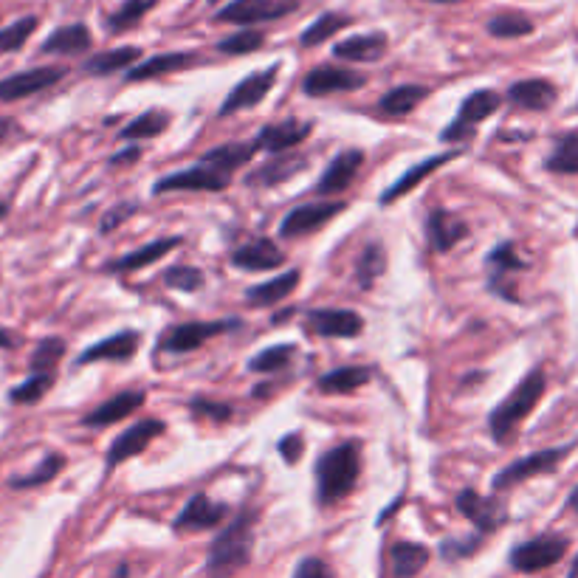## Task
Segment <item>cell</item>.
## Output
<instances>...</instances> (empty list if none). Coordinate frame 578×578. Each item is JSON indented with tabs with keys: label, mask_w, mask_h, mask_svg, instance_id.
Wrapping results in <instances>:
<instances>
[{
	"label": "cell",
	"mask_w": 578,
	"mask_h": 578,
	"mask_svg": "<svg viewBox=\"0 0 578 578\" xmlns=\"http://www.w3.org/2000/svg\"><path fill=\"white\" fill-rule=\"evenodd\" d=\"M297 347L294 344H277V347H268L263 353H257L254 359L249 361L251 373H280L285 370L291 359H294Z\"/></svg>",
	"instance_id": "cell-43"
},
{
	"label": "cell",
	"mask_w": 578,
	"mask_h": 578,
	"mask_svg": "<svg viewBox=\"0 0 578 578\" xmlns=\"http://www.w3.org/2000/svg\"><path fill=\"white\" fill-rule=\"evenodd\" d=\"M429 3H460V0H429Z\"/></svg>",
	"instance_id": "cell-62"
},
{
	"label": "cell",
	"mask_w": 578,
	"mask_h": 578,
	"mask_svg": "<svg viewBox=\"0 0 578 578\" xmlns=\"http://www.w3.org/2000/svg\"><path fill=\"white\" fill-rule=\"evenodd\" d=\"M294 578H333V570H330L325 559L308 556V559H302V562L297 564Z\"/></svg>",
	"instance_id": "cell-52"
},
{
	"label": "cell",
	"mask_w": 578,
	"mask_h": 578,
	"mask_svg": "<svg viewBox=\"0 0 578 578\" xmlns=\"http://www.w3.org/2000/svg\"><path fill=\"white\" fill-rule=\"evenodd\" d=\"M181 246V237H161V240H153L147 246H141L139 251L133 254H125L119 260H113L105 266V271H116V274H127V271H139V268H147L150 263H158L161 257H167L172 249Z\"/></svg>",
	"instance_id": "cell-26"
},
{
	"label": "cell",
	"mask_w": 578,
	"mask_h": 578,
	"mask_svg": "<svg viewBox=\"0 0 578 578\" xmlns=\"http://www.w3.org/2000/svg\"><path fill=\"white\" fill-rule=\"evenodd\" d=\"M370 381V367H339L319 378V390L330 395H344L364 387Z\"/></svg>",
	"instance_id": "cell-36"
},
{
	"label": "cell",
	"mask_w": 578,
	"mask_h": 578,
	"mask_svg": "<svg viewBox=\"0 0 578 578\" xmlns=\"http://www.w3.org/2000/svg\"><path fill=\"white\" fill-rule=\"evenodd\" d=\"M344 204H336V201H313V204L297 206L291 209L280 223V235L294 240V237H305L325 229L330 220L336 215H342Z\"/></svg>",
	"instance_id": "cell-8"
},
{
	"label": "cell",
	"mask_w": 578,
	"mask_h": 578,
	"mask_svg": "<svg viewBox=\"0 0 578 578\" xmlns=\"http://www.w3.org/2000/svg\"><path fill=\"white\" fill-rule=\"evenodd\" d=\"M361 474V446L347 440L339 443L316 460V494L322 505L344 500L356 483H359Z\"/></svg>",
	"instance_id": "cell-2"
},
{
	"label": "cell",
	"mask_w": 578,
	"mask_h": 578,
	"mask_svg": "<svg viewBox=\"0 0 578 578\" xmlns=\"http://www.w3.org/2000/svg\"><path fill=\"white\" fill-rule=\"evenodd\" d=\"M189 412H192L195 418H201V421L209 423H226L232 421V415H235V409L229 407V404L209 401V398H195V401L189 404Z\"/></svg>",
	"instance_id": "cell-51"
},
{
	"label": "cell",
	"mask_w": 578,
	"mask_h": 578,
	"mask_svg": "<svg viewBox=\"0 0 578 578\" xmlns=\"http://www.w3.org/2000/svg\"><path fill=\"white\" fill-rule=\"evenodd\" d=\"M313 125L311 122H297V119H288V122H277V125L263 127L257 133V150H266L271 156H280V153H291L294 147H299L302 141L311 136Z\"/></svg>",
	"instance_id": "cell-15"
},
{
	"label": "cell",
	"mask_w": 578,
	"mask_h": 578,
	"mask_svg": "<svg viewBox=\"0 0 578 578\" xmlns=\"http://www.w3.org/2000/svg\"><path fill=\"white\" fill-rule=\"evenodd\" d=\"M172 116L167 113V110H147V113H141V116H136L130 125L119 133L122 139L127 141H139V139H156V136H161L167 127H170Z\"/></svg>",
	"instance_id": "cell-38"
},
{
	"label": "cell",
	"mask_w": 578,
	"mask_h": 578,
	"mask_svg": "<svg viewBox=\"0 0 578 578\" xmlns=\"http://www.w3.org/2000/svg\"><path fill=\"white\" fill-rule=\"evenodd\" d=\"M545 390H547V375L542 367L525 375V378L519 381V387L502 401L500 407L491 412V418H488L491 438L497 440V443H508V440L514 438L519 423L525 421L533 409H536V404L542 401Z\"/></svg>",
	"instance_id": "cell-3"
},
{
	"label": "cell",
	"mask_w": 578,
	"mask_h": 578,
	"mask_svg": "<svg viewBox=\"0 0 578 578\" xmlns=\"http://www.w3.org/2000/svg\"><path fill=\"white\" fill-rule=\"evenodd\" d=\"M485 29L497 40H516V37H528L533 32V20L519 12H500L485 23Z\"/></svg>",
	"instance_id": "cell-40"
},
{
	"label": "cell",
	"mask_w": 578,
	"mask_h": 578,
	"mask_svg": "<svg viewBox=\"0 0 578 578\" xmlns=\"http://www.w3.org/2000/svg\"><path fill=\"white\" fill-rule=\"evenodd\" d=\"M65 356V342L60 336H48L34 347L32 353V370L34 373H54L57 361Z\"/></svg>",
	"instance_id": "cell-44"
},
{
	"label": "cell",
	"mask_w": 578,
	"mask_h": 578,
	"mask_svg": "<svg viewBox=\"0 0 578 578\" xmlns=\"http://www.w3.org/2000/svg\"><path fill=\"white\" fill-rule=\"evenodd\" d=\"M9 336H12V333L0 330V344H3V347H15V344H17V339H9Z\"/></svg>",
	"instance_id": "cell-59"
},
{
	"label": "cell",
	"mask_w": 578,
	"mask_h": 578,
	"mask_svg": "<svg viewBox=\"0 0 578 578\" xmlns=\"http://www.w3.org/2000/svg\"><path fill=\"white\" fill-rule=\"evenodd\" d=\"M488 266H491V271H494L497 277H502V274L522 271V268H525V260L516 254L514 243H502V246H497V249L488 254Z\"/></svg>",
	"instance_id": "cell-48"
},
{
	"label": "cell",
	"mask_w": 578,
	"mask_h": 578,
	"mask_svg": "<svg viewBox=\"0 0 578 578\" xmlns=\"http://www.w3.org/2000/svg\"><path fill=\"white\" fill-rule=\"evenodd\" d=\"M570 452H573V446H553V449H542V452L528 454V457L516 460L511 466H505V469L491 480V488H494V491H508L511 485L525 483V480H531V477L550 474V471H556V466H559Z\"/></svg>",
	"instance_id": "cell-5"
},
{
	"label": "cell",
	"mask_w": 578,
	"mask_h": 578,
	"mask_svg": "<svg viewBox=\"0 0 578 578\" xmlns=\"http://www.w3.org/2000/svg\"><path fill=\"white\" fill-rule=\"evenodd\" d=\"M195 63V54L189 51H170V54H156L150 60H144L141 65H133L127 71V82H144V79L164 77V74H172V71H181V68H189Z\"/></svg>",
	"instance_id": "cell-29"
},
{
	"label": "cell",
	"mask_w": 578,
	"mask_h": 578,
	"mask_svg": "<svg viewBox=\"0 0 578 578\" xmlns=\"http://www.w3.org/2000/svg\"><path fill=\"white\" fill-rule=\"evenodd\" d=\"M144 398H147V392L144 390L119 392V395L108 398L105 404H99L94 412H88V415L82 418V426L102 429V426H113V423L125 421V418H130V415L144 404Z\"/></svg>",
	"instance_id": "cell-19"
},
{
	"label": "cell",
	"mask_w": 578,
	"mask_h": 578,
	"mask_svg": "<svg viewBox=\"0 0 578 578\" xmlns=\"http://www.w3.org/2000/svg\"><path fill=\"white\" fill-rule=\"evenodd\" d=\"M457 511L466 516L480 533L497 531L502 522H505V505H502L497 497H483V494H477L474 488L460 491V497H457Z\"/></svg>",
	"instance_id": "cell-13"
},
{
	"label": "cell",
	"mask_w": 578,
	"mask_h": 578,
	"mask_svg": "<svg viewBox=\"0 0 578 578\" xmlns=\"http://www.w3.org/2000/svg\"><path fill=\"white\" fill-rule=\"evenodd\" d=\"M229 187V178L220 175V172L209 170L204 164H195L189 170L170 172L158 181L153 192L161 195V192H178V189H201V192H220V189Z\"/></svg>",
	"instance_id": "cell-18"
},
{
	"label": "cell",
	"mask_w": 578,
	"mask_h": 578,
	"mask_svg": "<svg viewBox=\"0 0 578 578\" xmlns=\"http://www.w3.org/2000/svg\"><path fill=\"white\" fill-rule=\"evenodd\" d=\"M429 562V550L418 542H395L390 550L392 576L395 578H415Z\"/></svg>",
	"instance_id": "cell-34"
},
{
	"label": "cell",
	"mask_w": 578,
	"mask_h": 578,
	"mask_svg": "<svg viewBox=\"0 0 578 578\" xmlns=\"http://www.w3.org/2000/svg\"><path fill=\"white\" fill-rule=\"evenodd\" d=\"M63 466H65L63 454H48L46 460H43V463H40L32 474H26V477H15L9 485H12V488H37V485L51 483V480L63 471Z\"/></svg>",
	"instance_id": "cell-45"
},
{
	"label": "cell",
	"mask_w": 578,
	"mask_h": 578,
	"mask_svg": "<svg viewBox=\"0 0 578 578\" xmlns=\"http://www.w3.org/2000/svg\"><path fill=\"white\" fill-rule=\"evenodd\" d=\"M113 578H127V567H125V564H122V567L116 570V576H113Z\"/></svg>",
	"instance_id": "cell-61"
},
{
	"label": "cell",
	"mask_w": 578,
	"mask_h": 578,
	"mask_svg": "<svg viewBox=\"0 0 578 578\" xmlns=\"http://www.w3.org/2000/svg\"><path fill=\"white\" fill-rule=\"evenodd\" d=\"M567 508H570L573 514H578V485L570 491V497H567Z\"/></svg>",
	"instance_id": "cell-58"
},
{
	"label": "cell",
	"mask_w": 578,
	"mask_h": 578,
	"mask_svg": "<svg viewBox=\"0 0 578 578\" xmlns=\"http://www.w3.org/2000/svg\"><path fill=\"white\" fill-rule=\"evenodd\" d=\"M164 282L170 285V288H178V291H187V294H192V291H198L201 285L206 282L204 271L195 266H175L170 268L167 274H164Z\"/></svg>",
	"instance_id": "cell-49"
},
{
	"label": "cell",
	"mask_w": 578,
	"mask_h": 578,
	"mask_svg": "<svg viewBox=\"0 0 578 578\" xmlns=\"http://www.w3.org/2000/svg\"><path fill=\"white\" fill-rule=\"evenodd\" d=\"M350 26V17L347 15H336V12H328V15H322L319 20H313L311 26L302 32V37H299V43L305 48L311 46H319V43H325V40H330L336 32H342V29H347Z\"/></svg>",
	"instance_id": "cell-41"
},
{
	"label": "cell",
	"mask_w": 578,
	"mask_h": 578,
	"mask_svg": "<svg viewBox=\"0 0 578 578\" xmlns=\"http://www.w3.org/2000/svg\"><path fill=\"white\" fill-rule=\"evenodd\" d=\"M141 60V48L136 46H122V48H110V51H102V54H94L88 63H85V71L94 74V77H108V74H116V71H130L133 63Z\"/></svg>",
	"instance_id": "cell-33"
},
{
	"label": "cell",
	"mask_w": 578,
	"mask_h": 578,
	"mask_svg": "<svg viewBox=\"0 0 578 578\" xmlns=\"http://www.w3.org/2000/svg\"><path fill=\"white\" fill-rule=\"evenodd\" d=\"M226 514H229V508H226L223 502H212L209 494H195V497L187 502V508L181 511V516L175 519V531H209V528H218L220 522L226 519Z\"/></svg>",
	"instance_id": "cell-17"
},
{
	"label": "cell",
	"mask_w": 578,
	"mask_h": 578,
	"mask_svg": "<svg viewBox=\"0 0 578 578\" xmlns=\"http://www.w3.org/2000/svg\"><path fill=\"white\" fill-rule=\"evenodd\" d=\"M68 71L60 65H43V68H32V71H20L15 77L0 82V102H17L26 96L40 94L51 85H57Z\"/></svg>",
	"instance_id": "cell-12"
},
{
	"label": "cell",
	"mask_w": 578,
	"mask_h": 578,
	"mask_svg": "<svg viewBox=\"0 0 578 578\" xmlns=\"http://www.w3.org/2000/svg\"><path fill=\"white\" fill-rule=\"evenodd\" d=\"M556 99H559V91H556V85L547 82V79H522V82H514V85L508 88V102H514L516 108L522 110L542 113V110L553 108Z\"/></svg>",
	"instance_id": "cell-23"
},
{
	"label": "cell",
	"mask_w": 578,
	"mask_h": 578,
	"mask_svg": "<svg viewBox=\"0 0 578 578\" xmlns=\"http://www.w3.org/2000/svg\"><path fill=\"white\" fill-rule=\"evenodd\" d=\"M570 550V539L559 533H545L531 542H522L511 550V567L519 573H539L553 564H559Z\"/></svg>",
	"instance_id": "cell-4"
},
{
	"label": "cell",
	"mask_w": 578,
	"mask_h": 578,
	"mask_svg": "<svg viewBox=\"0 0 578 578\" xmlns=\"http://www.w3.org/2000/svg\"><path fill=\"white\" fill-rule=\"evenodd\" d=\"M426 237H429V246L435 251H449L454 249L463 237H469V226L463 220L446 212V209H435L429 218H426Z\"/></svg>",
	"instance_id": "cell-24"
},
{
	"label": "cell",
	"mask_w": 578,
	"mask_h": 578,
	"mask_svg": "<svg viewBox=\"0 0 578 578\" xmlns=\"http://www.w3.org/2000/svg\"><path fill=\"white\" fill-rule=\"evenodd\" d=\"M91 43H94V37L88 32V26L71 23V26H63V29H57V32L51 34L46 43L40 46V51L43 54H65V57H71V54L88 51Z\"/></svg>",
	"instance_id": "cell-32"
},
{
	"label": "cell",
	"mask_w": 578,
	"mask_h": 578,
	"mask_svg": "<svg viewBox=\"0 0 578 578\" xmlns=\"http://www.w3.org/2000/svg\"><path fill=\"white\" fill-rule=\"evenodd\" d=\"M387 34L373 32V34H356V37H347L342 43L333 46V57L336 60H347V63H375L387 54Z\"/></svg>",
	"instance_id": "cell-22"
},
{
	"label": "cell",
	"mask_w": 578,
	"mask_h": 578,
	"mask_svg": "<svg viewBox=\"0 0 578 578\" xmlns=\"http://www.w3.org/2000/svg\"><path fill=\"white\" fill-rule=\"evenodd\" d=\"M426 96H429L426 85H398V88H392L390 94L381 96L378 110L384 116H407V113H412L421 105Z\"/></svg>",
	"instance_id": "cell-35"
},
{
	"label": "cell",
	"mask_w": 578,
	"mask_h": 578,
	"mask_svg": "<svg viewBox=\"0 0 578 578\" xmlns=\"http://www.w3.org/2000/svg\"><path fill=\"white\" fill-rule=\"evenodd\" d=\"M235 328L237 322H184V325H178V328H172L167 333L164 347L170 353H189V350H198L201 344L212 342L220 333Z\"/></svg>",
	"instance_id": "cell-16"
},
{
	"label": "cell",
	"mask_w": 578,
	"mask_h": 578,
	"mask_svg": "<svg viewBox=\"0 0 578 578\" xmlns=\"http://www.w3.org/2000/svg\"><path fill=\"white\" fill-rule=\"evenodd\" d=\"M254 525H257V511H243L223 528V533L209 547V559H206L209 578L235 576L240 567L251 562Z\"/></svg>",
	"instance_id": "cell-1"
},
{
	"label": "cell",
	"mask_w": 578,
	"mask_h": 578,
	"mask_svg": "<svg viewBox=\"0 0 578 578\" xmlns=\"http://www.w3.org/2000/svg\"><path fill=\"white\" fill-rule=\"evenodd\" d=\"M297 285H299V271L297 268H291V271H285V274L274 277V280L249 288V291H246V299H249V305H254V308H268V305H277V302H282L285 297H291Z\"/></svg>",
	"instance_id": "cell-31"
},
{
	"label": "cell",
	"mask_w": 578,
	"mask_h": 578,
	"mask_svg": "<svg viewBox=\"0 0 578 578\" xmlns=\"http://www.w3.org/2000/svg\"><path fill=\"white\" fill-rule=\"evenodd\" d=\"M277 74H280V65H271L266 71H257L251 77L240 79L232 88V94L226 96V102L220 105V116H232L237 110H249L254 105H260L268 96V91L274 88Z\"/></svg>",
	"instance_id": "cell-11"
},
{
	"label": "cell",
	"mask_w": 578,
	"mask_h": 578,
	"mask_svg": "<svg viewBox=\"0 0 578 578\" xmlns=\"http://www.w3.org/2000/svg\"><path fill=\"white\" fill-rule=\"evenodd\" d=\"M457 156H460V150H449V153H440V156H432V158H426V161H421V164H415L412 170L404 172V175H401V178H398V181H395V184H392V187L381 195V204H395L401 195H407V192H412V189L418 187L429 172H435L438 167H443L446 161H452V158H457Z\"/></svg>",
	"instance_id": "cell-28"
},
{
	"label": "cell",
	"mask_w": 578,
	"mask_h": 578,
	"mask_svg": "<svg viewBox=\"0 0 578 578\" xmlns=\"http://www.w3.org/2000/svg\"><path fill=\"white\" fill-rule=\"evenodd\" d=\"M254 153H257V144H254V141H251V144H240V141H237V144L212 147L209 153H204L201 164L229 178V175H232L235 170H240L243 164H249Z\"/></svg>",
	"instance_id": "cell-30"
},
{
	"label": "cell",
	"mask_w": 578,
	"mask_h": 578,
	"mask_svg": "<svg viewBox=\"0 0 578 578\" xmlns=\"http://www.w3.org/2000/svg\"><path fill=\"white\" fill-rule=\"evenodd\" d=\"M15 127H17V125H15V122H12V119H0V141L9 139Z\"/></svg>",
	"instance_id": "cell-57"
},
{
	"label": "cell",
	"mask_w": 578,
	"mask_h": 578,
	"mask_svg": "<svg viewBox=\"0 0 578 578\" xmlns=\"http://www.w3.org/2000/svg\"><path fill=\"white\" fill-rule=\"evenodd\" d=\"M139 156H141V150L133 144V147H127V150H122L119 156H113L110 158V164L113 167H119V164H130V161H139Z\"/></svg>",
	"instance_id": "cell-56"
},
{
	"label": "cell",
	"mask_w": 578,
	"mask_h": 578,
	"mask_svg": "<svg viewBox=\"0 0 578 578\" xmlns=\"http://www.w3.org/2000/svg\"><path fill=\"white\" fill-rule=\"evenodd\" d=\"M167 432V423L158 421V418H150V421L133 423L130 429H125L119 438L110 443L108 457H105V466L108 469H116L119 463H125L130 457H139L150 443L156 438H161Z\"/></svg>",
	"instance_id": "cell-9"
},
{
	"label": "cell",
	"mask_w": 578,
	"mask_h": 578,
	"mask_svg": "<svg viewBox=\"0 0 578 578\" xmlns=\"http://www.w3.org/2000/svg\"><path fill=\"white\" fill-rule=\"evenodd\" d=\"M308 330L325 339H353L364 330V319L347 308H316L308 313Z\"/></svg>",
	"instance_id": "cell-14"
},
{
	"label": "cell",
	"mask_w": 578,
	"mask_h": 578,
	"mask_svg": "<svg viewBox=\"0 0 578 578\" xmlns=\"http://www.w3.org/2000/svg\"><path fill=\"white\" fill-rule=\"evenodd\" d=\"M51 384H54V373H34L29 381H23L20 387L9 392V398L15 404H37L51 390Z\"/></svg>",
	"instance_id": "cell-46"
},
{
	"label": "cell",
	"mask_w": 578,
	"mask_h": 578,
	"mask_svg": "<svg viewBox=\"0 0 578 578\" xmlns=\"http://www.w3.org/2000/svg\"><path fill=\"white\" fill-rule=\"evenodd\" d=\"M130 212H136V206H122V209H116L113 215H108V218H105V223H102V232L116 229V226L122 223V218H125V215H130Z\"/></svg>",
	"instance_id": "cell-55"
},
{
	"label": "cell",
	"mask_w": 578,
	"mask_h": 578,
	"mask_svg": "<svg viewBox=\"0 0 578 578\" xmlns=\"http://www.w3.org/2000/svg\"><path fill=\"white\" fill-rule=\"evenodd\" d=\"M6 209H9V206H6V204H0V218H3V215H6Z\"/></svg>",
	"instance_id": "cell-63"
},
{
	"label": "cell",
	"mask_w": 578,
	"mask_h": 578,
	"mask_svg": "<svg viewBox=\"0 0 578 578\" xmlns=\"http://www.w3.org/2000/svg\"><path fill=\"white\" fill-rule=\"evenodd\" d=\"M364 85H367L364 74L350 71V68H339V65H319L302 79V91L308 96L347 94V91H359Z\"/></svg>",
	"instance_id": "cell-10"
},
{
	"label": "cell",
	"mask_w": 578,
	"mask_h": 578,
	"mask_svg": "<svg viewBox=\"0 0 578 578\" xmlns=\"http://www.w3.org/2000/svg\"><path fill=\"white\" fill-rule=\"evenodd\" d=\"M299 0H232L220 9L218 23H235V26H254V23H271L297 12Z\"/></svg>",
	"instance_id": "cell-6"
},
{
	"label": "cell",
	"mask_w": 578,
	"mask_h": 578,
	"mask_svg": "<svg viewBox=\"0 0 578 578\" xmlns=\"http://www.w3.org/2000/svg\"><path fill=\"white\" fill-rule=\"evenodd\" d=\"M37 29V17H20L15 20L12 26H6V29H0V51H17V48H23V43L29 40Z\"/></svg>",
	"instance_id": "cell-47"
},
{
	"label": "cell",
	"mask_w": 578,
	"mask_h": 578,
	"mask_svg": "<svg viewBox=\"0 0 578 578\" xmlns=\"http://www.w3.org/2000/svg\"><path fill=\"white\" fill-rule=\"evenodd\" d=\"M477 545H480V539H474V542H454V539H449V542L440 545V553H443L446 559H460V556L474 553V547Z\"/></svg>",
	"instance_id": "cell-54"
},
{
	"label": "cell",
	"mask_w": 578,
	"mask_h": 578,
	"mask_svg": "<svg viewBox=\"0 0 578 578\" xmlns=\"http://www.w3.org/2000/svg\"><path fill=\"white\" fill-rule=\"evenodd\" d=\"M547 170L559 175H578V130H567L556 139L553 153L547 158Z\"/></svg>",
	"instance_id": "cell-37"
},
{
	"label": "cell",
	"mask_w": 578,
	"mask_h": 578,
	"mask_svg": "<svg viewBox=\"0 0 578 578\" xmlns=\"http://www.w3.org/2000/svg\"><path fill=\"white\" fill-rule=\"evenodd\" d=\"M232 263L243 271H268L280 268L285 263V254L271 240H251L232 254Z\"/></svg>",
	"instance_id": "cell-25"
},
{
	"label": "cell",
	"mask_w": 578,
	"mask_h": 578,
	"mask_svg": "<svg viewBox=\"0 0 578 578\" xmlns=\"http://www.w3.org/2000/svg\"><path fill=\"white\" fill-rule=\"evenodd\" d=\"M141 336L136 330H122L116 336H108L102 342H96L94 347L79 353L77 364H94V361H127L136 356L139 350Z\"/></svg>",
	"instance_id": "cell-21"
},
{
	"label": "cell",
	"mask_w": 578,
	"mask_h": 578,
	"mask_svg": "<svg viewBox=\"0 0 578 578\" xmlns=\"http://www.w3.org/2000/svg\"><path fill=\"white\" fill-rule=\"evenodd\" d=\"M302 452H305V440H302V435H285V438L280 440V454L285 463H299V457H302Z\"/></svg>",
	"instance_id": "cell-53"
},
{
	"label": "cell",
	"mask_w": 578,
	"mask_h": 578,
	"mask_svg": "<svg viewBox=\"0 0 578 578\" xmlns=\"http://www.w3.org/2000/svg\"><path fill=\"white\" fill-rule=\"evenodd\" d=\"M308 167V158L297 156V153H291V156H274L271 161H266L263 167H257V170L249 175V184L254 187H274V184H282V181H288V178H294L297 172H302Z\"/></svg>",
	"instance_id": "cell-27"
},
{
	"label": "cell",
	"mask_w": 578,
	"mask_h": 578,
	"mask_svg": "<svg viewBox=\"0 0 578 578\" xmlns=\"http://www.w3.org/2000/svg\"><path fill=\"white\" fill-rule=\"evenodd\" d=\"M161 0H125L113 15L105 20V26H108L110 34H122L127 29H133V26H139L141 20L147 12H153Z\"/></svg>",
	"instance_id": "cell-39"
},
{
	"label": "cell",
	"mask_w": 578,
	"mask_h": 578,
	"mask_svg": "<svg viewBox=\"0 0 578 578\" xmlns=\"http://www.w3.org/2000/svg\"><path fill=\"white\" fill-rule=\"evenodd\" d=\"M361 164H364V153L361 150H344L342 156L330 161V167L322 172L319 184H316V195H339L353 184V178L359 175Z\"/></svg>",
	"instance_id": "cell-20"
},
{
	"label": "cell",
	"mask_w": 578,
	"mask_h": 578,
	"mask_svg": "<svg viewBox=\"0 0 578 578\" xmlns=\"http://www.w3.org/2000/svg\"><path fill=\"white\" fill-rule=\"evenodd\" d=\"M502 105V96L497 91H474L471 96L463 99V105L457 110V119H454L452 125L446 127L443 133H440V139L443 141H460L466 139L469 133H474V127L485 122L494 110Z\"/></svg>",
	"instance_id": "cell-7"
},
{
	"label": "cell",
	"mask_w": 578,
	"mask_h": 578,
	"mask_svg": "<svg viewBox=\"0 0 578 578\" xmlns=\"http://www.w3.org/2000/svg\"><path fill=\"white\" fill-rule=\"evenodd\" d=\"M567 578H578V556L573 559V567H570V573H567Z\"/></svg>",
	"instance_id": "cell-60"
},
{
	"label": "cell",
	"mask_w": 578,
	"mask_h": 578,
	"mask_svg": "<svg viewBox=\"0 0 578 578\" xmlns=\"http://www.w3.org/2000/svg\"><path fill=\"white\" fill-rule=\"evenodd\" d=\"M263 40H266L263 32L246 29V32H237L232 37H226V40H220L218 51H223V54H251V51L263 46Z\"/></svg>",
	"instance_id": "cell-50"
},
{
	"label": "cell",
	"mask_w": 578,
	"mask_h": 578,
	"mask_svg": "<svg viewBox=\"0 0 578 578\" xmlns=\"http://www.w3.org/2000/svg\"><path fill=\"white\" fill-rule=\"evenodd\" d=\"M387 266V251L381 243H370L367 249L361 251L359 266H356V280L361 288H373V282L384 274Z\"/></svg>",
	"instance_id": "cell-42"
}]
</instances>
